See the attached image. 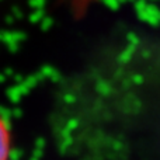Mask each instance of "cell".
<instances>
[{"label": "cell", "mask_w": 160, "mask_h": 160, "mask_svg": "<svg viewBox=\"0 0 160 160\" xmlns=\"http://www.w3.org/2000/svg\"><path fill=\"white\" fill-rule=\"evenodd\" d=\"M13 153V135L8 122L0 114V160H10Z\"/></svg>", "instance_id": "1"}]
</instances>
